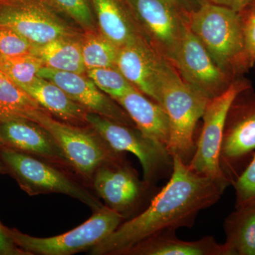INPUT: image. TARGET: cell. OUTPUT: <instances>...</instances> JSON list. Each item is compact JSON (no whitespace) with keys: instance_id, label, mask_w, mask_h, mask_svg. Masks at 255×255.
<instances>
[{"instance_id":"1","label":"cell","mask_w":255,"mask_h":255,"mask_svg":"<svg viewBox=\"0 0 255 255\" xmlns=\"http://www.w3.org/2000/svg\"><path fill=\"white\" fill-rule=\"evenodd\" d=\"M226 189L217 181L193 172L188 164L174 157L168 182L147 207L121 223L88 254L125 255L137 243L157 233L191 228L199 213L216 204Z\"/></svg>"},{"instance_id":"2","label":"cell","mask_w":255,"mask_h":255,"mask_svg":"<svg viewBox=\"0 0 255 255\" xmlns=\"http://www.w3.org/2000/svg\"><path fill=\"white\" fill-rule=\"evenodd\" d=\"M188 24L216 65L233 80L253 67L239 11L208 1L190 15Z\"/></svg>"},{"instance_id":"3","label":"cell","mask_w":255,"mask_h":255,"mask_svg":"<svg viewBox=\"0 0 255 255\" xmlns=\"http://www.w3.org/2000/svg\"><path fill=\"white\" fill-rule=\"evenodd\" d=\"M158 95L169 121V152L189 164L196 149V126L209 100L184 81L167 60L161 70Z\"/></svg>"},{"instance_id":"4","label":"cell","mask_w":255,"mask_h":255,"mask_svg":"<svg viewBox=\"0 0 255 255\" xmlns=\"http://www.w3.org/2000/svg\"><path fill=\"white\" fill-rule=\"evenodd\" d=\"M0 159L6 174L14 178L19 187L29 196L53 193L65 194L81 201L93 213L105 206L98 196L80 181L82 179L56 164L5 146L0 148Z\"/></svg>"},{"instance_id":"5","label":"cell","mask_w":255,"mask_h":255,"mask_svg":"<svg viewBox=\"0 0 255 255\" xmlns=\"http://www.w3.org/2000/svg\"><path fill=\"white\" fill-rule=\"evenodd\" d=\"M27 119L51 134L75 174L90 185L94 174L100 166L126 158L125 153L112 150L90 126L85 127L63 122L41 107L28 114Z\"/></svg>"},{"instance_id":"6","label":"cell","mask_w":255,"mask_h":255,"mask_svg":"<svg viewBox=\"0 0 255 255\" xmlns=\"http://www.w3.org/2000/svg\"><path fill=\"white\" fill-rule=\"evenodd\" d=\"M87 122L116 152H130L141 164L143 180L150 185L170 177L174 157L167 145L142 133L136 127L88 112Z\"/></svg>"},{"instance_id":"7","label":"cell","mask_w":255,"mask_h":255,"mask_svg":"<svg viewBox=\"0 0 255 255\" xmlns=\"http://www.w3.org/2000/svg\"><path fill=\"white\" fill-rule=\"evenodd\" d=\"M123 218L104 206L72 231L50 238H36L6 227L13 242L28 255H70L88 252L120 226Z\"/></svg>"},{"instance_id":"8","label":"cell","mask_w":255,"mask_h":255,"mask_svg":"<svg viewBox=\"0 0 255 255\" xmlns=\"http://www.w3.org/2000/svg\"><path fill=\"white\" fill-rule=\"evenodd\" d=\"M255 154V93L252 87L233 100L225 122L219 163L230 185Z\"/></svg>"},{"instance_id":"9","label":"cell","mask_w":255,"mask_h":255,"mask_svg":"<svg viewBox=\"0 0 255 255\" xmlns=\"http://www.w3.org/2000/svg\"><path fill=\"white\" fill-rule=\"evenodd\" d=\"M251 87L249 80L240 77L233 80L226 91L209 100L202 116L204 123L195 151L188 164L193 172L211 178L226 188L230 184L223 176L219 163L225 122L236 96Z\"/></svg>"},{"instance_id":"10","label":"cell","mask_w":255,"mask_h":255,"mask_svg":"<svg viewBox=\"0 0 255 255\" xmlns=\"http://www.w3.org/2000/svg\"><path fill=\"white\" fill-rule=\"evenodd\" d=\"M91 187L104 205L124 220L138 214L145 201L150 202L157 193L153 194L155 186L140 179L126 158L100 166L94 174Z\"/></svg>"},{"instance_id":"11","label":"cell","mask_w":255,"mask_h":255,"mask_svg":"<svg viewBox=\"0 0 255 255\" xmlns=\"http://www.w3.org/2000/svg\"><path fill=\"white\" fill-rule=\"evenodd\" d=\"M142 38L171 63L189 18L162 0H126Z\"/></svg>"},{"instance_id":"12","label":"cell","mask_w":255,"mask_h":255,"mask_svg":"<svg viewBox=\"0 0 255 255\" xmlns=\"http://www.w3.org/2000/svg\"><path fill=\"white\" fill-rule=\"evenodd\" d=\"M0 26L11 28L36 45L74 36L45 0H5L0 2Z\"/></svg>"},{"instance_id":"13","label":"cell","mask_w":255,"mask_h":255,"mask_svg":"<svg viewBox=\"0 0 255 255\" xmlns=\"http://www.w3.org/2000/svg\"><path fill=\"white\" fill-rule=\"evenodd\" d=\"M171 64L184 81L209 100L226 91L234 80L216 65L189 24Z\"/></svg>"},{"instance_id":"14","label":"cell","mask_w":255,"mask_h":255,"mask_svg":"<svg viewBox=\"0 0 255 255\" xmlns=\"http://www.w3.org/2000/svg\"><path fill=\"white\" fill-rule=\"evenodd\" d=\"M38 77L59 87L87 112L124 125L135 127L127 112L110 96L100 90L87 75L43 66L38 71Z\"/></svg>"},{"instance_id":"15","label":"cell","mask_w":255,"mask_h":255,"mask_svg":"<svg viewBox=\"0 0 255 255\" xmlns=\"http://www.w3.org/2000/svg\"><path fill=\"white\" fill-rule=\"evenodd\" d=\"M0 135L5 147L36 156L74 172L66 156L51 134L36 122L26 119L0 121Z\"/></svg>"},{"instance_id":"16","label":"cell","mask_w":255,"mask_h":255,"mask_svg":"<svg viewBox=\"0 0 255 255\" xmlns=\"http://www.w3.org/2000/svg\"><path fill=\"white\" fill-rule=\"evenodd\" d=\"M166 59L143 39L119 48L116 67L128 81L159 104V75Z\"/></svg>"},{"instance_id":"17","label":"cell","mask_w":255,"mask_h":255,"mask_svg":"<svg viewBox=\"0 0 255 255\" xmlns=\"http://www.w3.org/2000/svg\"><path fill=\"white\" fill-rule=\"evenodd\" d=\"M114 100L127 112L142 133L168 147L170 127L168 116L162 105L137 89Z\"/></svg>"},{"instance_id":"18","label":"cell","mask_w":255,"mask_h":255,"mask_svg":"<svg viewBox=\"0 0 255 255\" xmlns=\"http://www.w3.org/2000/svg\"><path fill=\"white\" fill-rule=\"evenodd\" d=\"M101 33L118 48L144 39L126 0H90Z\"/></svg>"},{"instance_id":"19","label":"cell","mask_w":255,"mask_h":255,"mask_svg":"<svg viewBox=\"0 0 255 255\" xmlns=\"http://www.w3.org/2000/svg\"><path fill=\"white\" fill-rule=\"evenodd\" d=\"M125 255H226L223 244L212 236L196 241H184L175 231H162L137 243Z\"/></svg>"},{"instance_id":"20","label":"cell","mask_w":255,"mask_h":255,"mask_svg":"<svg viewBox=\"0 0 255 255\" xmlns=\"http://www.w3.org/2000/svg\"><path fill=\"white\" fill-rule=\"evenodd\" d=\"M18 86L27 92L42 109L55 118L74 125L88 126V112L53 82L38 77L28 85Z\"/></svg>"},{"instance_id":"21","label":"cell","mask_w":255,"mask_h":255,"mask_svg":"<svg viewBox=\"0 0 255 255\" xmlns=\"http://www.w3.org/2000/svg\"><path fill=\"white\" fill-rule=\"evenodd\" d=\"M226 255H255V201L236 206L224 223Z\"/></svg>"},{"instance_id":"22","label":"cell","mask_w":255,"mask_h":255,"mask_svg":"<svg viewBox=\"0 0 255 255\" xmlns=\"http://www.w3.org/2000/svg\"><path fill=\"white\" fill-rule=\"evenodd\" d=\"M47 68L84 74L86 72L82 55V41L74 36L58 38L36 46L33 50Z\"/></svg>"},{"instance_id":"23","label":"cell","mask_w":255,"mask_h":255,"mask_svg":"<svg viewBox=\"0 0 255 255\" xmlns=\"http://www.w3.org/2000/svg\"><path fill=\"white\" fill-rule=\"evenodd\" d=\"M39 107L27 92L0 71V121L27 119L28 114Z\"/></svg>"},{"instance_id":"24","label":"cell","mask_w":255,"mask_h":255,"mask_svg":"<svg viewBox=\"0 0 255 255\" xmlns=\"http://www.w3.org/2000/svg\"><path fill=\"white\" fill-rule=\"evenodd\" d=\"M119 48L102 33L95 34L90 32L82 41V59L86 71L116 67Z\"/></svg>"},{"instance_id":"25","label":"cell","mask_w":255,"mask_h":255,"mask_svg":"<svg viewBox=\"0 0 255 255\" xmlns=\"http://www.w3.org/2000/svg\"><path fill=\"white\" fill-rule=\"evenodd\" d=\"M43 63L36 55L4 58L0 56V71L4 73L18 85H25L34 81Z\"/></svg>"},{"instance_id":"26","label":"cell","mask_w":255,"mask_h":255,"mask_svg":"<svg viewBox=\"0 0 255 255\" xmlns=\"http://www.w3.org/2000/svg\"><path fill=\"white\" fill-rule=\"evenodd\" d=\"M86 72L97 87L114 100L136 89L116 67L92 69Z\"/></svg>"},{"instance_id":"27","label":"cell","mask_w":255,"mask_h":255,"mask_svg":"<svg viewBox=\"0 0 255 255\" xmlns=\"http://www.w3.org/2000/svg\"><path fill=\"white\" fill-rule=\"evenodd\" d=\"M52 7L59 9L84 28H94L95 21L90 0H45Z\"/></svg>"},{"instance_id":"28","label":"cell","mask_w":255,"mask_h":255,"mask_svg":"<svg viewBox=\"0 0 255 255\" xmlns=\"http://www.w3.org/2000/svg\"><path fill=\"white\" fill-rule=\"evenodd\" d=\"M36 45L11 28L0 26V56L4 58L33 54Z\"/></svg>"},{"instance_id":"29","label":"cell","mask_w":255,"mask_h":255,"mask_svg":"<svg viewBox=\"0 0 255 255\" xmlns=\"http://www.w3.org/2000/svg\"><path fill=\"white\" fill-rule=\"evenodd\" d=\"M232 185L236 190V207L255 201V154Z\"/></svg>"},{"instance_id":"30","label":"cell","mask_w":255,"mask_h":255,"mask_svg":"<svg viewBox=\"0 0 255 255\" xmlns=\"http://www.w3.org/2000/svg\"><path fill=\"white\" fill-rule=\"evenodd\" d=\"M0 255H28L18 248L6 232V226L0 221Z\"/></svg>"},{"instance_id":"31","label":"cell","mask_w":255,"mask_h":255,"mask_svg":"<svg viewBox=\"0 0 255 255\" xmlns=\"http://www.w3.org/2000/svg\"><path fill=\"white\" fill-rule=\"evenodd\" d=\"M162 1L173 6L178 11L189 18L194 11L199 9L209 0H162Z\"/></svg>"},{"instance_id":"32","label":"cell","mask_w":255,"mask_h":255,"mask_svg":"<svg viewBox=\"0 0 255 255\" xmlns=\"http://www.w3.org/2000/svg\"><path fill=\"white\" fill-rule=\"evenodd\" d=\"M209 1L240 11L246 4V0H209Z\"/></svg>"},{"instance_id":"33","label":"cell","mask_w":255,"mask_h":255,"mask_svg":"<svg viewBox=\"0 0 255 255\" xmlns=\"http://www.w3.org/2000/svg\"><path fill=\"white\" fill-rule=\"evenodd\" d=\"M6 174V169L5 168L4 164L0 159V174Z\"/></svg>"},{"instance_id":"34","label":"cell","mask_w":255,"mask_h":255,"mask_svg":"<svg viewBox=\"0 0 255 255\" xmlns=\"http://www.w3.org/2000/svg\"><path fill=\"white\" fill-rule=\"evenodd\" d=\"M255 1V0H246V4H245L244 6H246L247 4H250V3L253 2V1ZM243 6V7H244Z\"/></svg>"},{"instance_id":"35","label":"cell","mask_w":255,"mask_h":255,"mask_svg":"<svg viewBox=\"0 0 255 255\" xmlns=\"http://www.w3.org/2000/svg\"><path fill=\"white\" fill-rule=\"evenodd\" d=\"M2 141H1V135H0V148H1V147H2Z\"/></svg>"},{"instance_id":"36","label":"cell","mask_w":255,"mask_h":255,"mask_svg":"<svg viewBox=\"0 0 255 255\" xmlns=\"http://www.w3.org/2000/svg\"><path fill=\"white\" fill-rule=\"evenodd\" d=\"M5 0H0V2H1V1H4Z\"/></svg>"},{"instance_id":"37","label":"cell","mask_w":255,"mask_h":255,"mask_svg":"<svg viewBox=\"0 0 255 255\" xmlns=\"http://www.w3.org/2000/svg\"><path fill=\"white\" fill-rule=\"evenodd\" d=\"M254 66L255 67V63H254Z\"/></svg>"}]
</instances>
